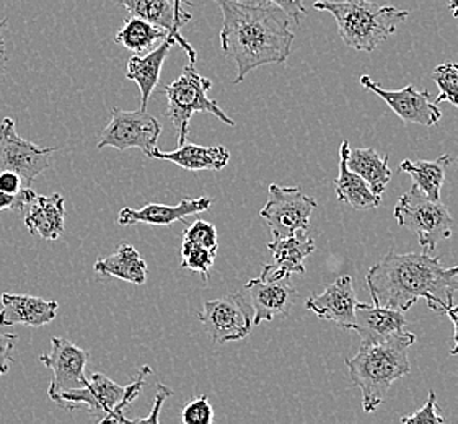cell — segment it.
Instances as JSON below:
<instances>
[{
    "label": "cell",
    "mask_w": 458,
    "mask_h": 424,
    "mask_svg": "<svg viewBox=\"0 0 458 424\" xmlns=\"http://www.w3.org/2000/svg\"><path fill=\"white\" fill-rule=\"evenodd\" d=\"M220 7L224 25L220 47L237 64L233 83H242L261 65L283 64L293 53L291 19L284 10L261 2L214 0Z\"/></svg>",
    "instance_id": "cell-1"
},
{
    "label": "cell",
    "mask_w": 458,
    "mask_h": 424,
    "mask_svg": "<svg viewBox=\"0 0 458 424\" xmlns=\"http://www.w3.org/2000/svg\"><path fill=\"white\" fill-rule=\"evenodd\" d=\"M374 304L406 312L420 299L432 312L445 314L458 293V267H444L429 253L390 251L366 275Z\"/></svg>",
    "instance_id": "cell-2"
},
{
    "label": "cell",
    "mask_w": 458,
    "mask_h": 424,
    "mask_svg": "<svg viewBox=\"0 0 458 424\" xmlns=\"http://www.w3.org/2000/svg\"><path fill=\"white\" fill-rule=\"evenodd\" d=\"M414 343L416 336L402 330L384 342L360 344L358 354L346 360L351 380L362 394V408L366 413H374L386 402L394 380L410 374L408 351Z\"/></svg>",
    "instance_id": "cell-3"
},
{
    "label": "cell",
    "mask_w": 458,
    "mask_h": 424,
    "mask_svg": "<svg viewBox=\"0 0 458 424\" xmlns=\"http://www.w3.org/2000/svg\"><path fill=\"white\" fill-rule=\"evenodd\" d=\"M313 9L328 12L336 20L339 38L346 47L372 53L392 37L410 12L394 5H378L370 0H318Z\"/></svg>",
    "instance_id": "cell-4"
},
{
    "label": "cell",
    "mask_w": 458,
    "mask_h": 424,
    "mask_svg": "<svg viewBox=\"0 0 458 424\" xmlns=\"http://www.w3.org/2000/svg\"><path fill=\"white\" fill-rule=\"evenodd\" d=\"M150 372L152 369L144 366L139 370L136 380L126 387L113 382L100 372H95L89 377L85 387L64 392L55 402L64 405L67 410L85 408L97 423H129L124 410L136 400L144 387V378Z\"/></svg>",
    "instance_id": "cell-5"
},
{
    "label": "cell",
    "mask_w": 458,
    "mask_h": 424,
    "mask_svg": "<svg viewBox=\"0 0 458 424\" xmlns=\"http://www.w3.org/2000/svg\"><path fill=\"white\" fill-rule=\"evenodd\" d=\"M211 87V81L208 77H202L196 71L193 63H190L184 67L182 75L164 89L168 100L166 114L176 130L178 146H183L186 142L194 113H209L222 123L235 126V121L225 114V111L220 108L217 102L208 97Z\"/></svg>",
    "instance_id": "cell-6"
},
{
    "label": "cell",
    "mask_w": 458,
    "mask_h": 424,
    "mask_svg": "<svg viewBox=\"0 0 458 424\" xmlns=\"http://www.w3.org/2000/svg\"><path fill=\"white\" fill-rule=\"evenodd\" d=\"M394 216L400 227L418 235L426 251L436 250L440 242L452 237L454 219L449 209L440 201L429 199L414 185L400 198Z\"/></svg>",
    "instance_id": "cell-7"
},
{
    "label": "cell",
    "mask_w": 458,
    "mask_h": 424,
    "mask_svg": "<svg viewBox=\"0 0 458 424\" xmlns=\"http://www.w3.org/2000/svg\"><path fill=\"white\" fill-rule=\"evenodd\" d=\"M162 134V124L147 110H111V120L101 131L97 148H113L120 152L139 148L150 157Z\"/></svg>",
    "instance_id": "cell-8"
},
{
    "label": "cell",
    "mask_w": 458,
    "mask_h": 424,
    "mask_svg": "<svg viewBox=\"0 0 458 424\" xmlns=\"http://www.w3.org/2000/svg\"><path fill=\"white\" fill-rule=\"evenodd\" d=\"M317 201L302 193L299 186H269V198L259 211L261 219L269 227L273 240L291 237L309 229V222Z\"/></svg>",
    "instance_id": "cell-9"
},
{
    "label": "cell",
    "mask_w": 458,
    "mask_h": 424,
    "mask_svg": "<svg viewBox=\"0 0 458 424\" xmlns=\"http://www.w3.org/2000/svg\"><path fill=\"white\" fill-rule=\"evenodd\" d=\"M199 320L214 344L240 342L251 332L253 310L247 297L235 293L204 302Z\"/></svg>",
    "instance_id": "cell-10"
},
{
    "label": "cell",
    "mask_w": 458,
    "mask_h": 424,
    "mask_svg": "<svg viewBox=\"0 0 458 424\" xmlns=\"http://www.w3.org/2000/svg\"><path fill=\"white\" fill-rule=\"evenodd\" d=\"M55 150L59 148H39L21 138L12 118L0 123V172H15L30 185L51 166Z\"/></svg>",
    "instance_id": "cell-11"
},
{
    "label": "cell",
    "mask_w": 458,
    "mask_h": 424,
    "mask_svg": "<svg viewBox=\"0 0 458 424\" xmlns=\"http://www.w3.org/2000/svg\"><path fill=\"white\" fill-rule=\"evenodd\" d=\"M89 360V351L79 348L65 338H51V351L39 356V360L47 369L53 370V380L47 388V397L55 402L64 392L85 387L89 382V377L85 376Z\"/></svg>",
    "instance_id": "cell-12"
},
{
    "label": "cell",
    "mask_w": 458,
    "mask_h": 424,
    "mask_svg": "<svg viewBox=\"0 0 458 424\" xmlns=\"http://www.w3.org/2000/svg\"><path fill=\"white\" fill-rule=\"evenodd\" d=\"M118 4L128 10L132 17L147 20L157 27L164 28L168 37L176 39V45L183 47L190 63H196V51L180 35V30L191 20V12L184 7H193L190 0H118Z\"/></svg>",
    "instance_id": "cell-13"
},
{
    "label": "cell",
    "mask_w": 458,
    "mask_h": 424,
    "mask_svg": "<svg viewBox=\"0 0 458 424\" xmlns=\"http://www.w3.org/2000/svg\"><path fill=\"white\" fill-rule=\"evenodd\" d=\"M253 310V325L273 322L277 317H287L297 301V291L291 276L281 279L255 277L242 289Z\"/></svg>",
    "instance_id": "cell-14"
},
{
    "label": "cell",
    "mask_w": 458,
    "mask_h": 424,
    "mask_svg": "<svg viewBox=\"0 0 458 424\" xmlns=\"http://www.w3.org/2000/svg\"><path fill=\"white\" fill-rule=\"evenodd\" d=\"M360 83L367 90L378 95L404 123L431 128L442 118V113L432 100L431 93L428 90H416L412 83L406 85L402 90H386L369 75H362Z\"/></svg>",
    "instance_id": "cell-15"
},
{
    "label": "cell",
    "mask_w": 458,
    "mask_h": 424,
    "mask_svg": "<svg viewBox=\"0 0 458 424\" xmlns=\"http://www.w3.org/2000/svg\"><path fill=\"white\" fill-rule=\"evenodd\" d=\"M358 302L352 277L341 276L325 287L321 294L310 295L305 301V307L323 320L336 323L343 330H352Z\"/></svg>",
    "instance_id": "cell-16"
},
{
    "label": "cell",
    "mask_w": 458,
    "mask_h": 424,
    "mask_svg": "<svg viewBox=\"0 0 458 424\" xmlns=\"http://www.w3.org/2000/svg\"><path fill=\"white\" fill-rule=\"evenodd\" d=\"M0 326H45L55 320L59 310V304L55 301H47L35 295L4 293L0 295Z\"/></svg>",
    "instance_id": "cell-17"
},
{
    "label": "cell",
    "mask_w": 458,
    "mask_h": 424,
    "mask_svg": "<svg viewBox=\"0 0 458 424\" xmlns=\"http://www.w3.org/2000/svg\"><path fill=\"white\" fill-rule=\"evenodd\" d=\"M212 206L211 198H183L174 206L165 204H147L142 209H121L118 224L123 227L136 225V224H150V225H172L174 222L183 221L188 216L208 211Z\"/></svg>",
    "instance_id": "cell-18"
},
{
    "label": "cell",
    "mask_w": 458,
    "mask_h": 424,
    "mask_svg": "<svg viewBox=\"0 0 458 424\" xmlns=\"http://www.w3.org/2000/svg\"><path fill=\"white\" fill-rule=\"evenodd\" d=\"M267 249L275 257V265H265L261 276L267 279H281L293 273H305L303 261L315 251V242L305 231L297 232L291 237L273 240Z\"/></svg>",
    "instance_id": "cell-19"
},
{
    "label": "cell",
    "mask_w": 458,
    "mask_h": 424,
    "mask_svg": "<svg viewBox=\"0 0 458 424\" xmlns=\"http://www.w3.org/2000/svg\"><path fill=\"white\" fill-rule=\"evenodd\" d=\"M406 325L403 312L382 305H356V323L352 330L360 336V344H374L402 332Z\"/></svg>",
    "instance_id": "cell-20"
},
{
    "label": "cell",
    "mask_w": 458,
    "mask_h": 424,
    "mask_svg": "<svg viewBox=\"0 0 458 424\" xmlns=\"http://www.w3.org/2000/svg\"><path fill=\"white\" fill-rule=\"evenodd\" d=\"M64 196H35L25 211V225L30 233H38L47 242H55L64 233Z\"/></svg>",
    "instance_id": "cell-21"
},
{
    "label": "cell",
    "mask_w": 458,
    "mask_h": 424,
    "mask_svg": "<svg viewBox=\"0 0 458 424\" xmlns=\"http://www.w3.org/2000/svg\"><path fill=\"white\" fill-rule=\"evenodd\" d=\"M176 45V39L174 37H166L160 47L148 51L147 55H132L129 59L128 71L126 77L129 81H134L138 83L140 90V110H147L148 100L152 97V92L156 90L162 67L165 63L166 55L170 49Z\"/></svg>",
    "instance_id": "cell-22"
},
{
    "label": "cell",
    "mask_w": 458,
    "mask_h": 424,
    "mask_svg": "<svg viewBox=\"0 0 458 424\" xmlns=\"http://www.w3.org/2000/svg\"><path fill=\"white\" fill-rule=\"evenodd\" d=\"M349 142L343 140L339 146V175L335 180V191L339 203L349 204L358 211L376 209L382 203L370 186L348 166Z\"/></svg>",
    "instance_id": "cell-23"
},
{
    "label": "cell",
    "mask_w": 458,
    "mask_h": 424,
    "mask_svg": "<svg viewBox=\"0 0 458 424\" xmlns=\"http://www.w3.org/2000/svg\"><path fill=\"white\" fill-rule=\"evenodd\" d=\"M150 158L165 160L190 172H202V170H222L229 164L230 152L224 146L204 148V146L184 142L183 146H178L176 150H170V152L157 148L156 150H152Z\"/></svg>",
    "instance_id": "cell-24"
},
{
    "label": "cell",
    "mask_w": 458,
    "mask_h": 424,
    "mask_svg": "<svg viewBox=\"0 0 458 424\" xmlns=\"http://www.w3.org/2000/svg\"><path fill=\"white\" fill-rule=\"evenodd\" d=\"M95 273L100 277H118L121 281L142 286L147 281V263L140 259L138 250L126 242L106 259H97Z\"/></svg>",
    "instance_id": "cell-25"
},
{
    "label": "cell",
    "mask_w": 458,
    "mask_h": 424,
    "mask_svg": "<svg viewBox=\"0 0 458 424\" xmlns=\"http://www.w3.org/2000/svg\"><path fill=\"white\" fill-rule=\"evenodd\" d=\"M348 166L370 186L377 196L384 194L394 176L388 166V156L382 157L376 148H349Z\"/></svg>",
    "instance_id": "cell-26"
},
{
    "label": "cell",
    "mask_w": 458,
    "mask_h": 424,
    "mask_svg": "<svg viewBox=\"0 0 458 424\" xmlns=\"http://www.w3.org/2000/svg\"><path fill=\"white\" fill-rule=\"evenodd\" d=\"M452 157L442 156L437 160H410L404 158L400 164V170L410 174L412 185L432 201H440V190L445 180V170L450 165Z\"/></svg>",
    "instance_id": "cell-27"
},
{
    "label": "cell",
    "mask_w": 458,
    "mask_h": 424,
    "mask_svg": "<svg viewBox=\"0 0 458 424\" xmlns=\"http://www.w3.org/2000/svg\"><path fill=\"white\" fill-rule=\"evenodd\" d=\"M166 37H168V33L164 28L157 27L147 20L131 15L123 23L120 31L116 33L114 41L123 45L126 49L134 51L136 55H140L148 47H154L156 41L165 39Z\"/></svg>",
    "instance_id": "cell-28"
},
{
    "label": "cell",
    "mask_w": 458,
    "mask_h": 424,
    "mask_svg": "<svg viewBox=\"0 0 458 424\" xmlns=\"http://www.w3.org/2000/svg\"><path fill=\"white\" fill-rule=\"evenodd\" d=\"M432 81L439 87V95L434 98V103L449 102L457 106L458 110V64L445 63L434 69Z\"/></svg>",
    "instance_id": "cell-29"
},
{
    "label": "cell",
    "mask_w": 458,
    "mask_h": 424,
    "mask_svg": "<svg viewBox=\"0 0 458 424\" xmlns=\"http://www.w3.org/2000/svg\"><path fill=\"white\" fill-rule=\"evenodd\" d=\"M216 251L204 249L198 243H193L190 240H183L182 245V267L183 269H191L196 273H201L204 281L209 279V271L214 267L216 259Z\"/></svg>",
    "instance_id": "cell-30"
},
{
    "label": "cell",
    "mask_w": 458,
    "mask_h": 424,
    "mask_svg": "<svg viewBox=\"0 0 458 424\" xmlns=\"http://www.w3.org/2000/svg\"><path fill=\"white\" fill-rule=\"evenodd\" d=\"M183 240H190L193 243L201 245L204 249L211 250L217 253L219 249V235L216 225H212L211 222L198 219L194 221L186 231L183 232Z\"/></svg>",
    "instance_id": "cell-31"
},
{
    "label": "cell",
    "mask_w": 458,
    "mask_h": 424,
    "mask_svg": "<svg viewBox=\"0 0 458 424\" xmlns=\"http://www.w3.org/2000/svg\"><path fill=\"white\" fill-rule=\"evenodd\" d=\"M182 421L184 424H211L214 421V408L208 395L196 397L184 406Z\"/></svg>",
    "instance_id": "cell-32"
},
{
    "label": "cell",
    "mask_w": 458,
    "mask_h": 424,
    "mask_svg": "<svg viewBox=\"0 0 458 424\" xmlns=\"http://www.w3.org/2000/svg\"><path fill=\"white\" fill-rule=\"evenodd\" d=\"M440 408L436 403V394L429 392V397L426 405L414 411L412 415L403 416L402 423L403 424H444L445 418L439 415Z\"/></svg>",
    "instance_id": "cell-33"
},
{
    "label": "cell",
    "mask_w": 458,
    "mask_h": 424,
    "mask_svg": "<svg viewBox=\"0 0 458 424\" xmlns=\"http://www.w3.org/2000/svg\"><path fill=\"white\" fill-rule=\"evenodd\" d=\"M37 193L27 186V188H21L17 193H5V191H0V211H10L25 212L27 211L30 203L35 199Z\"/></svg>",
    "instance_id": "cell-34"
},
{
    "label": "cell",
    "mask_w": 458,
    "mask_h": 424,
    "mask_svg": "<svg viewBox=\"0 0 458 424\" xmlns=\"http://www.w3.org/2000/svg\"><path fill=\"white\" fill-rule=\"evenodd\" d=\"M240 2H261V4H271L281 10H284L285 15L293 20L299 27L303 17L307 15V10L303 5V0H240Z\"/></svg>",
    "instance_id": "cell-35"
},
{
    "label": "cell",
    "mask_w": 458,
    "mask_h": 424,
    "mask_svg": "<svg viewBox=\"0 0 458 424\" xmlns=\"http://www.w3.org/2000/svg\"><path fill=\"white\" fill-rule=\"evenodd\" d=\"M17 340V335L0 333V376H5L13 364V350Z\"/></svg>",
    "instance_id": "cell-36"
},
{
    "label": "cell",
    "mask_w": 458,
    "mask_h": 424,
    "mask_svg": "<svg viewBox=\"0 0 458 424\" xmlns=\"http://www.w3.org/2000/svg\"><path fill=\"white\" fill-rule=\"evenodd\" d=\"M174 395V390L166 387L164 384H158L157 386L156 402H154V408L150 411V415L147 418H139V420H129V423H152L157 424L160 421L158 413H160V408L164 405L166 398H170Z\"/></svg>",
    "instance_id": "cell-37"
},
{
    "label": "cell",
    "mask_w": 458,
    "mask_h": 424,
    "mask_svg": "<svg viewBox=\"0 0 458 424\" xmlns=\"http://www.w3.org/2000/svg\"><path fill=\"white\" fill-rule=\"evenodd\" d=\"M20 190H21V176L19 174L10 170L0 172V191L13 194Z\"/></svg>",
    "instance_id": "cell-38"
},
{
    "label": "cell",
    "mask_w": 458,
    "mask_h": 424,
    "mask_svg": "<svg viewBox=\"0 0 458 424\" xmlns=\"http://www.w3.org/2000/svg\"><path fill=\"white\" fill-rule=\"evenodd\" d=\"M5 27H7V19L0 21V85L5 82V79H7V63H9L7 41H5V37H4Z\"/></svg>",
    "instance_id": "cell-39"
},
{
    "label": "cell",
    "mask_w": 458,
    "mask_h": 424,
    "mask_svg": "<svg viewBox=\"0 0 458 424\" xmlns=\"http://www.w3.org/2000/svg\"><path fill=\"white\" fill-rule=\"evenodd\" d=\"M445 314L449 315L450 320H452L454 326H455L454 344H452V350H450V356H458V305H452Z\"/></svg>",
    "instance_id": "cell-40"
},
{
    "label": "cell",
    "mask_w": 458,
    "mask_h": 424,
    "mask_svg": "<svg viewBox=\"0 0 458 424\" xmlns=\"http://www.w3.org/2000/svg\"><path fill=\"white\" fill-rule=\"evenodd\" d=\"M449 9L452 15L458 20V0H449Z\"/></svg>",
    "instance_id": "cell-41"
},
{
    "label": "cell",
    "mask_w": 458,
    "mask_h": 424,
    "mask_svg": "<svg viewBox=\"0 0 458 424\" xmlns=\"http://www.w3.org/2000/svg\"><path fill=\"white\" fill-rule=\"evenodd\" d=\"M457 164H458V157H457Z\"/></svg>",
    "instance_id": "cell-42"
}]
</instances>
